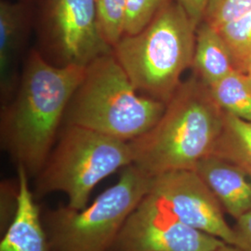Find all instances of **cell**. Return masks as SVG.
<instances>
[{
  "label": "cell",
  "mask_w": 251,
  "mask_h": 251,
  "mask_svg": "<svg viewBox=\"0 0 251 251\" xmlns=\"http://www.w3.org/2000/svg\"><path fill=\"white\" fill-rule=\"evenodd\" d=\"M30 0L0 1V95L2 106L18 87L17 61L32 17Z\"/></svg>",
  "instance_id": "12"
},
{
  "label": "cell",
  "mask_w": 251,
  "mask_h": 251,
  "mask_svg": "<svg viewBox=\"0 0 251 251\" xmlns=\"http://www.w3.org/2000/svg\"><path fill=\"white\" fill-rule=\"evenodd\" d=\"M193 75L210 86L236 70L224 38L213 27L202 22L197 29L196 46L191 66Z\"/></svg>",
  "instance_id": "13"
},
{
  "label": "cell",
  "mask_w": 251,
  "mask_h": 251,
  "mask_svg": "<svg viewBox=\"0 0 251 251\" xmlns=\"http://www.w3.org/2000/svg\"><path fill=\"white\" fill-rule=\"evenodd\" d=\"M251 174V122L225 114V125L214 152Z\"/></svg>",
  "instance_id": "15"
},
{
  "label": "cell",
  "mask_w": 251,
  "mask_h": 251,
  "mask_svg": "<svg viewBox=\"0 0 251 251\" xmlns=\"http://www.w3.org/2000/svg\"><path fill=\"white\" fill-rule=\"evenodd\" d=\"M16 206L0 242V251H53L40 207L29 185L25 170L18 166Z\"/></svg>",
  "instance_id": "11"
},
{
  "label": "cell",
  "mask_w": 251,
  "mask_h": 251,
  "mask_svg": "<svg viewBox=\"0 0 251 251\" xmlns=\"http://www.w3.org/2000/svg\"><path fill=\"white\" fill-rule=\"evenodd\" d=\"M85 69L56 65L37 50L28 54L16 91L2 106L1 142L29 178L45 166Z\"/></svg>",
  "instance_id": "1"
},
{
  "label": "cell",
  "mask_w": 251,
  "mask_h": 251,
  "mask_svg": "<svg viewBox=\"0 0 251 251\" xmlns=\"http://www.w3.org/2000/svg\"><path fill=\"white\" fill-rule=\"evenodd\" d=\"M217 31L231 52L235 69L246 73L251 64V11Z\"/></svg>",
  "instance_id": "16"
},
{
  "label": "cell",
  "mask_w": 251,
  "mask_h": 251,
  "mask_svg": "<svg viewBox=\"0 0 251 251\" xmlns=\"http://www.w3.org/2000/svg\"><path fill=\"white\" fill-rule=\"evenodd\" d=\"M30 1H32V0H30Z\"/></svg>",
  "instance_id": "24"
},
{
  "label": "cell",
  "mask_w": 251,
  "mask_h": 251,
  "mask_svg": "<svg viewBox=\"0 0 251 251\" xmlns=\"http://www.w3.org/2000/svg\"><path fill=\"white\" fill-rule=\"evenodd\" d=\"M225 213L237 221L251 211V174L238 164L210 154L195 168Z\"/></svg>",
  "instance_id": "10"
},
{
  "label": "cell",
  "mask_w": 251,
  "mask_h": 251,
  "mask_svg": "<svg viewBox=\"0 0 251 251\" xmlns=\"http://www.w3.org/2000/svg\"><path fill=\"white\" fill-rule=\"evenodd\" d=\"M171 1V0H126L124 35H134L141 32Z\"/></svg>",
  "instance_id": "18"
},
{
  "label": "cell",
  "mask_w": 251,
  "mask_h": 251,
  "mask_svg": "<svg viewBox=\"0 0 251 251\" xmlns=\"http://www.w3.org/2000/svg\"><path fill=\"white\" fill-rule=\"evenodd\" d=\"M212 251H244L241 248H239L236 245H233V244H227L225 243L222 246H220L219 248H217L216 250Z\"/></svg>",
  "instance_id": "22"
},
{
  "label": "cell",
  "mask_w": 251,
  "mask_h": 251,
  "mask_svg": "<svg viewBox=\"0 0 251 251\" xmlns=\"http://www.w3.org/2000/svg\"><path fill=\"white\" fill-rule=\"evenodd\" d=\"M251 11V0H208L203 21L216 30Z\"/></svg>",
  "instance_id": "19"
},
{
  "label": "cell",
  "mask_w": 251,
  "mask_h": 251,
  "mask_svg": "<svg viewBox=\"0 0 251 251\" xmlns=\"http://www.w3.org/2000/svg\"><path fill=\"white\" fill-rule=\"evenodd\" d=\"M149 193L160 198L185 225L235 245L233 226L228 224L225 210L195 170L169 171L152 177Z\"/></svg>",
  "instance_id": "9"
},
{
  "label": "cell",
  "mask_w": 251,
  "mask_h": 251,
  "mask_svg": "<svg viewBox=\"0 0 251 251\" xmlns=\"http://www.w3.org/2000/svg\"><path fill=\"white\" fill-rule=\"evenodd\" d=\"M151 179L130 164L90 206L47 209L42 221L53 251H112L126 219L149 193Z\"/></svg>",
  "instance_id": "6"
},
{
  "label": "cell",
  "mask_w": 251,
  "mask_h": 251,
  "mask_svg": "<svg viewBox=\"0 0 251 251\" xmlns=\"http://www.w3.org/2000/svg\"><path fill=\"white\" fill-rule=\"evenodd\" d=\"M198 25L171 0L141 32L124 35L113 54L143 94L168 102L193 63Z\"/></svg>",
  "instance_id": "4"
},
{
  "label": "cell",
  "mask_w": 251,
  "mask_h": 251,
  "mask_svg": "<svg viewBox=\"0 0 251 251\" xmlns=\"http://www.w3.org/2000/svg\"><path fill=\"white\" fill-rule=\"evenodd\" d=\"M132 164L129 144L78 126L65 125L36 177V197L64 193L68 206L82 209L102 179Z\"/></svg>",
  "instance_id": "5"
},
{
  "label": "cell",
  "mask_w": 251,
  "mask_h": 251,
  "mask_svg": "<svg viewBox=\"0 0 251 251\" xmlns=\"http://www.w3.org/2000/svg\"><path fill=\"white\" fill-rule=\"evenodd\" d=\"M39 25L50 63L87 67L113 52L100 27L95 0H41Z\"/></svg>",
  "instance_id": "7"
},
{
  "label": "cell",
  "mask_w": 251,
  "mask_h": 251,
  "mask_svg": "<svg viewBox=\"0 0 251 251\" xmlns=\"http://www.w3.org/2000/svg\"><path fill=\"white\" fill-rule=\"evenodd\" d=\"M95 2L101 34L113 48L124 35L126 0H95Z\"/></svg>",
  "instance_id": "17"
},
{
  "label": "cell",
  "mask_w": 251,
  "mask_h": 251,
  "mask_svg": "<svg viewBox=\"0 0 251 251\" xmlns=\"http://www.w3.org/2000/svg\"><path fill=\"white\" fill-rule=\"evenodd\" d=\"M246 75H247V76H248V78H249V81H250V83H251V64L250 65V67L248 68V70L246 71L245 73Z\"/></svg>",
  "instance_id": "23"
},
{
  "label": "cell",
  "mask_w": 251,
  "mask_h": 251,
  "mask_svg": "<svg viewBox=\"0 0 251 251\" xmlns=\"http://www.w3.org/2000/svg\"><path fill=\"white\" fill-rule=\"evenodd\" d=\"M225 125V113L208 87L193 75L182 81L158 122L129 142L132 164L151 178L169 171L195 170L212 154Z\"/></svg>",
  "instance_id": "2"
},
{
  "label": "cell",
  "mask_w": 251,
  "mask_h": 251,
  "mask_svg": "<svg viewBox=\"0 0 251 251\" xmlns=\"http://www.w3.org/2000/svg\"><path fill=\"white\" fill-rule=\"evenodd\" d=\"M179 5L186 10L190 18L199 25L204 17L208 0H176Z\"/></svg>",
  "instance_id": "21"
},
{
  "label": "cell",
  "mask_w": 251,
  "mask_h": 251,
  "mask_svg": "<svg viewBox=\"0 0 251 251\" xmlns=\"http://www.w3.org/2000/svg\"><path fill=\"white\" fill-rule=\"evenodd\" d=\"M225 243L185 225L148 193L126 219L112 251H212Z\"/></svg>",
  "instance_id": "8"
},
{
  "label": "cell",
  "mask_w": 251,
  "mask_h": 251,
  "mask_svg": "<svg viewBox=\"0 0 251 251\" xmlns=\"http://www.w3.org/2000/svg\"><path fill=\"white\" fill-rule=\"evenodd\" d=\"M207 87L212 99L225 114L251 122V85L245 73L233 70Z\"/></svg>",
  "instance_id": "14"
},
{
  "label": "cell",
  "mask_w": 251,
  "mask_h": 251,
  "mask_svg": "<svg viewBox=\"0 0 251 251\" xmlns=\"http://www.w3.org/2000/svg\"><path fill=\"white\" fill-rule=\"evenodd\" d=\"M233 229L236 236L235 245L244 251H251V211L235 221Z\"/></svg>",
  "instance_id": "20"
},
{
  "label": "cell",
  "mask_w": 251,
  "mask_h": 251,
  "mask_svg": "<svg viewBox=\"0 0 251 251\" xmlns=\"http://www.w3.org/2000/svg\"><path fill=\"white\" fill-rule=\"evenodd\" d=\"M139 92L113 52L104 54L86 67L64 123L129 143L148 132L167 105Z\"/></svg>",
  "instance_id": "3"
}]
</instances>
